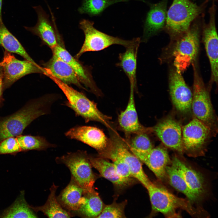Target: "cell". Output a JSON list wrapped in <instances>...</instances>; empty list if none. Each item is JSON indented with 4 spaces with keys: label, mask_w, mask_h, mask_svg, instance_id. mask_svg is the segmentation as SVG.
Returning <instances> with one entry per match:
<instances>
[{
    "label": "cell",
    "mask_w": 218,
    "mask_h": 218,
    "mask_svg": "<svg viewBox=\"0 0 218 218\" xmlns=\"http://www.w3.org/2000/svg\"><path fill=\"white\" fill-rule=\"evenodd\" d=\"M2 2L3 0H0V25L4 24L3 21L2 14Z\"/></svg>",
    "instance_id": "8d00e7d4"
},
{
    "label": "cell",
    "mask_w": 218,
    "mask_h": 218,
    "mask_svg": "<svg viewBox=\"0 0 218 218\" xmlns=\"http://www.w3.org/2000/svg\"><path fill=\"white\" fill-rule=\"evenodd\" d=\"M92 167L95 168L103 177L111 182L119 189H123L133 184L134 181L127 180L120 177L116 172L113 163L107 159L97 155L94 157L89 154Z\"/></svg>",
    "instance_id": "d4e9b609"
},
{
    "label": "cell",
    "mask_w": 218,
    "mask_h": 218,
    "mask_svg": "<svg viewBox=\"0 0 218 218\" xmlns=\"http://www.w3.org/2000/svg\"><path fill=\"white\" fill-rule=\"evenodd\" d=\"M200 28L196 23L177 39L171 41V56L174 68L179 72H183L196 61L200 47Z\"/></svg>",
    "instance_id": "5b68a950"
},
{
    "label": "cell",
    "mask_w": 218,
    "mask_h": 218,
    "mask_svg": "<svg viewBox=\"0 0 218 218\" xmlns=\"http://www.w3.org/2000/svg\"><path fill=\"white\" fill-rule=\"evenodd\" d=\"M141 39L137 38L135 42L131 45L126 48L125 51L119 54V62L116 66L121 68L129 79L130 84L133 85L136 90L137 88L136 78L137 55Z\"/></svg>",
    "instance_id": "cb8c5ba5"
},
{
    "label": "cell",
    "mask_w": 218,
    "mask_h": 218,
    "mask_svg": "<svg viewBox=\"0 0 218 218\" xmlns=\"http://www.w3.org/2000/svg\"><path fill=\"white\" fill-rule=\"evenodd\" d=\"M2 61L5 89L9 87L17 81L26 75L32 73L44 74L45 71L44 67L36 63L26 60H18L10 53L6 51L4 52Z\"/></svg>",
    "instance_id": "8fae6325"
},
{
    "label": "cell",
    "mask_w": 218,
    "mask_h": 218,
    "mask_svg": "<svg viewBox=\"0 0 218 218\" xmlns=\"http://www.w3.org/2000/svg\"><path fill=\"white\" fill-rule=\"evenodd\" d=\"M57 146L43 136L21 134L1 141L0 154H15L21 151L30 150H45Z\"/></svg>",
    "instance_id": "7c38bea8"
},
{
    "label": "cell",
    "mask_w": 218,
    "mask_h": 218,
    "mask_svg": "<svg viewBox=\"0 0 218 218\" xmlns=\"http://www.w3.org/2000/svg\"><path fill=\"white\" fill-rule=\"evenodd\" d=\"M85 192L84 189L71 177L69 183L57 198L64 208L74 213L79 208Z\"/></svg>",
    "instance_id": "484cf974"
},
{
    "label": "cell",
    "mask_w": 218,
    "mask_h": 218,
    "mask_svg": "<svg viewBox=\"0 0 218 218\" xmlns=\"http://www.w3.org/2000/svg\"><path fill=\"white\" fill-rule=\"evenodd\" d=\"M98 154V156L107 159L117 158L123 160L128 166L133 177L145 188L151 183L143 170L141 162L115 133L112 135L106 147Z\"/></svg>",
    "instance_id": "8992f818"
},
{
    "label": "cell",
    "mask_w": 218,
    "mask_h": 218,
    "mask_svg": "<svg viewBox=\"0 0 218 218\" xmlns=\"http://www.w3.org/2000/svg\"><path fill=\"white\" fill-rule=\"evenodd\" d=\"M116 172L122 179L129 181H134L130 169L126 164L121 159L117 158L111 159Z\"/></svg>",
    "instance_id": "e575fe53"
},
{
    "label": "cell",
    "mask_w": 218,
    "mask_h": 218,
    "mask_svg": "<svg viewBox=\"0 0 218 218\" xmlns=\"http://www.w3.org/2000/svg\"><path fill=\"white\" fill-rule=\"evenodd\" d=\"M45 73V75L56 84L66 97L67 100L63 105L71 109L76 116L81 117L86 123L94 121L109 126L111 118L99 110L96 103L83 93L61 81L51 74Z\"/></svg>",
    "instance_id": "3957f363"
},
{
    "label": "cell",
    "mask_w": 218,
    "mask_h": 218,
    "mask_svg": "<svg viewBox=\"0 0 218 218\" xmlns=\"http://www.w3.org/2000/svg\"><path fill=\"white\" fill-rule=\"evenodd\" d=\"M5 90L3 85V68L2 66L0 67V105L3 100V93Z\"/></svg>",
    "instance_id": "d590c367"
},
{
    "label": "cell",
    "mask_w": 218,
    "mask_h": 218,
    "mask_svg": "<svg viewBox=\"0 0 218 218\" xmlns=\"http://www.w3.org/2000/svg\"><path fill=\"white\" fill-rule=\"evenodd\" d=\"M0 45L9 53L18 54L25 60L36 63L28 54L18 39L4 24L0 25Z\"/></svg>",
    "instance_id": "f1b7e54d"
},
{
    "label": "cell",
    "mask_w": 218,
    "mask_h": 218,
    "mask_svg": "<svg viewBox=\"0 0 218 218\" xmlns=\"http://www.w3.org/2000/svg\"><path fill=\"white\" fill-rule=\"evenodd\" d=\"M58 100L54 96H45L31 100L15 113L0 117V142L7 138L21 134L33 121L50 114L53 103Z\"/></svg>",
    "instance_id": "6da1fadb"
},
{
    "label": "cell",
    "mask_w": 218,
    "mask_h": 218,
    "mask_svg": "<svg viewBox=\"0 0 218 218\" xmlns=\"http://www.w3.org/2000/svg\"><path fill=\"white\" fill-rule=\"evenodd\" d=\"M210 128L194 118L182 128L184 152L196 156L202 153L211 133Z\"/></svg>",
    "instance_id": "30bf717a"
},
{
    "label": "cell",
    "mask_w": 218,
    "mask_h": 218,
    "mask_svg": "<svg viewBox=\"0 0 218 218\" xmlns=\"http://www.w3.org/2000/svg\"><path fill=\"white\" fill-rule=\"evenodd\" d=\"M129 148L141 162L149 168L158 179L163 180L166 178V168L170 164L171 160L165 148L159 146L146 152Z\"/></svg>",
    "instance_id": "e0dca14e"
},
{
    "label": "cell",
    "mask_w": 218,
    "mask_h": 218,
    "mask_svg": "<svg viewBox=\"0 0 218 218\" xmlns=\"http://www.w3.org/2000/svg\"><path fill=\"white\" fill-rule=\"evenodd\" d=\"M38 16L37 22L33 27L24 26L27 30L38 36L43 43L51 50L59 43L60 37L55 20L51 12L52 19L40 5L33 7Z\"/></svg>",
    "instance_id": "5bb4252c"
},
{
    "label": "cell",
    "mask_w": 218,
    "mask_h": 218,
    "mask_svg": "<svg viewBox=\"0 0 218 218\" xmlns=\"http://www.w3.org/2000/svg\"><path fill=\"white\" fill-rule=\"evenodd\" d=\"M64 134L68 138L80 141L94 148L98 153L106 147L108 141L102 130L92 126H75Z\"/></svg>",
    "instance_id": "ac0fdd59"
},
{
    "label": "cell",
    "mask_w": 218,
    "mask_h": 218,
    "mask_svg": "<svg viewBox=\"0 0 218 218\" xmlns=\"http://www.w3.org/2000/svg\"><path fill=\"white\" fill-rule=\"evenodd\" d=\"M146 189L151 205L152 214L160 213L167 217H177L176 210L180 209L192 216H206L203 210L194 206L187 199L177 197L161 186L151 182Z\"/></svg>",
    "instance_id": "7a4b0ae2"
},
{
    "label": "cell",
    "mask_w": 218,
    "mask_h": 218,
    "mask_svg": "<svg viewBox=\"0 0 218 218\" xmlns=\"http://www.w3.org/2000/svg\"><path fill=\"white\" fill-rule=\"evenodd\" d=\"M34 211L26 201L22 191L13 204L0 214V218H37Z\"/></svg>",
    "instance_id": "4dcf8cb0"
},
{
    "label": "cell",
    "mask_w": 218,
    "mask_h": 218,
    "mask_svg": "<svg viewBox=\"0 0 218 218\" xmlns=\"http://www.w3.org/2000/svg\"><path fill=\"white\" fill-rule=\"evenodd\" d=\"M58 187L54 183L50 188V193L45 203L43 205L34 207L30 206L35 211H40L49 218H70L73 215L64 208L58 201L56 193Z\"/></svg>",
    "instance_id": "83f0119b"
},
{
    "label": "cell",
    "mask_w": 218,
    "mask_h": 218,
    "mask_svg": "<svg viewBox=\"0 0 218 218\" xmlns=\"http://www.w3.org/2000/svg\"><path fill=\"white\" fill-rule=\"evenodd\" d=\"M192 65L193 79L191 109L195 118L211 130L215 118L209 89L199 73L196 61Z\"/></svg>",
    "instance_id": "9c48e42d"
},
{
    "label": "cell",
    "mask_w": 218,
    "mask_h": 218,
    "mask_svg": "<svg viewBox=\"0 0 218 218\" xmlns=\"http://www.w3.org/2000/svg\"><path fill=\"white\" fill-rule=\"evenodd\" d=\"M152 129L165 146L180 153H184L182 127L178 122L167 118L159 122Z\"/></svg>",
    "instance_id": "2e32d148"
},
{
    "label": "cell",
    "mask_w": 218,
    "mask_h": 218,
    "mask_svg": "<svg viewBox=\"0 0 218 218\" xmlns=\"http://www.w3.org/2000/svg\"><path fill=\"white\" fill-rule=\"evenodd\" d=\"M130 0H82V5L78 8V11L81 14H86L91 17L97 16L114 4Z\"/></svg>",
    "instance_id": "1f68e13d"
},
{
    "label": "cell",
    "mask_w": 218,
    "mask_h": 218,
    "mask_svg": "<svg viewBox=\"0 0 218 218\" xmlns=\"http://www.w3.org/2000/svg\"><path fill=\"white\" fill-rule=\"evenodd\" d=\"M165 178L172 187L185 195L192 203L200 200L188 187L181 174L171 163L166 168Z\"/></svg>",
    "instance_id": "f546056e"
},
{
    "label": "cell",
    "mask_w": 218,
    "mask_h": 218,
    "mask_svg": "<svg viewBox=\"0 0 218 218\" xmlns=\"http://www.w3.org/2000/svg\"><path fill=\"white\" fill-rule=\"evenodd\" d=\"M167 1L163 0L158 3L150 4L145 20L141 41L147 42L164 28L167 16Z\"/></svg>",
    "instance_id": "ffe728a7"
},
{
    "label": "cell",
    "mask_w": 218,
    "mask_h": 218,
    "mask_svg": "<svg viewBox=\"0 0 218 218\" xmlns=\"http://www.w3.org/2000/svg\"><path fill=\"white\" fill-rule=\"evenodd\" d=\"M215 1L213 0L209 9L210 18L207 24L203 27V41L209 61L211 69L210 83H215L217 85L218 80V36L215 25L216 12Z\"/></svg>",
    "instance_id": "4fadbf2b"
},
{
    "label": "cell",
    "mask_w": 218,
    "mask_h": 218,
    "mask_svg": "<svg viewBox=\"0 0 218 218\" xmlns=\"http://www.w3.org/2000/svg\"><path fill=\"white\" fill-rule=\"evenodd\" d=\"M43 65L46 72L63 82L68 85L73 84L87 90L82 85L70 65L60 57L53 54L51 58Z\"/></svg>",
    "instance_id": "7402d4cb"
},
{
    "label": "cell",
    "mask_w": 218,
    "mask_h": 218,
    "mask_svg": "<svg viewBox=\"0 0 218 218\" xmlns=\"http://www.w3.org/2000/svg\"><path fill=\"white\" fill-rule=\"evenodd\" d=\"M94 24L93 21L85 19L79 23V27L84 35V40L75 56L77 59L84 53L100 51L113 45H121L126 48L132 45L136 40V38L128 40L108 35L96 29Z\"/></svg>",
    "instance_id": "ba28073f"
},
{
    "label": "cell",
    "mask_w": 218,
    "mask_h": 218,
    "mask_svg": "<svg viewBox=\"0 0 218 218\" xmlns=\"http://www.w3.org/2000/svg\"><path fill=\"white\" fill-rule=\"evenodd\" d=\"M56 162L64 164L69 169L73 178L84 190L90 191L93 189L97 178L92 170L89 154L86 151L78 150L70 152L56 157Z\"/></svg>",
    "instance_id": "52a82bcc"
},
{
    "label": "cell",
    "mask_w": 218,
    "mask_h": 218,
    "mask_svg": "<svg viewBox=\"0 0 218 218\" xmlns=\"http://www.w3.org/2000/svg\"><path fill=\"white\" fill-rule=\"evenodd\" d=\"M51 50L53 54L60 57L70 65L80 82L85 86L87 89L88 88L97 96L102 95V92L96 86L91 73L66 49L59 44Z\"/></svg>",
    "instance_id": "d6986e66"
},
{
    "label": "cell",
    "mask_w": 218,
    "mask_h": 218,
    "mask_svg": "<svg viewBox=\"0 0 218 218\" xmlns=\"http://www.w3.org/2000/svg\"><path fill=\"white\" fill-rule=\"evenodd\" d=\"M204 5L199 6L190 0H173L167 12L164 28L171 41L188 30L191 22L202 12Z\"/></svg>",
    "instance_id": "277c9868"
},
{
    "label": "cell",
    "mask_w": 218,
    "mask_h": 218,
    "mask_svg": "<svg viewBox=\"0 0 218 218\" xmlns=\"http://www.w3.org/2000/svg\"><path fill=\"white\" fill-rule=\"evenodd\" d=\"M172 164L181 174L187 186L199 199L206 192L204 177L199 172L175 156L171 160Z\"/></svg>",
    "instance_id": "44dd1931"
},
{
    "label": "cell",
    "mask_w": 218,
    "mask_h": 218,
    "mask_svg": "<svg viewBox=\"0 0 218 218\" xmlns=\"http://www.w3.org/2000/svg\"><path fill=\"white\" fill-rule=\"evenodd\" d=\"M129 147L138 151L146 152L149 151L153 147L146 132H143L136 134L132 139Z\"/></svg>",
    "instance_id": "836d02e7"
},
{
    "label": "cell",
    "mask_w": 218,
    "mask_h": 218,
    "mask_svg": "<svg viewBox=\"0 0 218 218\" xmlns=\"http://www.w3.org/2000/svg\"><path fill=\"white\" fill-rule=\"evenodd\" d=\"M127 203L125 200L120 203L114 201L112 203L104 206L101 212L97 218H125L124 209Z\"/></svg>",
    "instance_id": "d6a6232c"
},
{
    "label": "cell",
    "mask_w": 218,
    "mask_h": 218,
    "mask_svg": "<svg viewBox=\"0 0 218 218\" xmlns=\"http://www.w3.org/2000/svg\"><path fill=\"white\" fill-rule=\"evenodd\" d=\"M2 61L0 62V67L2 66Z\"/></svg>",
    "instance_id": "74e56055"
},
{
    "label": "cell",
    "mask_w": 218,
    "mask_h": 218,
    "mask_svg": "<svg viewBox=\"0 0 218 218\" xmlns=\"http://www.w3.org/2000/svg\"><path fill=\"white\" fill-rule=\"evenodd\" d=\"M104 206L99 193L94 188L91 191L84 192L79 208L74 213L81 217L97 218Z\"/></svg>",
    "instance_id": "4316f807"
},
{
    "label": "cell",
    "mask_w": 218,
    "mask_h": 218,
    "mask_svg": "<svg viewBox=\"0 0 218 218\" xmlns=\"http://www.w3.org/2000/svg\"><path fill=\"white\" fill-rule=\"evenodd\" d=\"M169 88L171 98L174 107L179 111L186 113L191 107L193 92L182 75L174 68L170 71Z\"/></svg>",
    "instance_id": "9a60e30c"
},
{
    "label": "cell",
    "mask_w": 218,
    "mask_h": 218,
    "mask_svg": "<svg viewBox=\"0 0 218 218\" xmlns=\"http://www.w3.org/2000/svg\"><path fill=\"white\" fill-rule=\"evenodd\" d=\"M130 90L129 100L125 110L119 115L118 121L123 130L127 133L137 134L149 130L140 123L135 105L134 85L130 84Z\"/></svg>",
    "instance_id": "603a6c76"
}]
</instances>
